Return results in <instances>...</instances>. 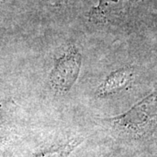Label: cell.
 <instances>
[{"label": "cell", "instance_id": "cell-7", "mask_svg": "<svg viewBox=\"0 0 157 157\" xmlns=\"http://www.w3.org/2000/svg\"><path fill=\"white\" fill-rule=\"evenodd\" d=\"M0 2H1V0H0Z\"/></svg>", "mask_w": 157, "mask_h": 157}, {"label": "cell", "instance_id": "cell-5", "mask_svg": "<svg viewBox=\"0 0 157 157\" xmlns=\"http://www.w3.org/2000/svg\"><path fill=\"white\" fill-rule=\"evenodd\" d=\"M83 140L84 139L81 137L73 138L72 140H68L66 144L62 146L50 149L48 151L39 153L33 157H68L73 151V149H75L83 141Z\"/></svg>", "mask_w": 157, "mask_h": 157}, {"label": "cell", "instance_id": "cell-4", "mask_svg": "<svg viewBox=\"0 0 157 157\" xmlns=\"http://www.w3.org/2000/svg\"><path fill=\"white\" fill-rule=\"evenodd\" d=\"M135 0H100L89 13V19L96 24L119 20L130 10Z\"/></svg>", "mask_w": 157, "mask_h": 157}, {"label": "cell", "instance_id": "cell-6", "mask_svg": "<svg viewBox=\"0 0 157 157\" xmlns=\"http://www.w3.org/2000/svg\"><path fill=\"white\" fill-rule=\"evenodd\" d=\"M152 142H154L155 144V148H154V154L152 157H157V136L155 138V140H153Z\"/></svg>", "mask_w": 157, "mask_h": 157}, {"label": "cell", "instance_id": "cell-1", "mask_svg": "<svg viewBox=\"0 0 157 157\" xmlns=\"http://www.w3.org/2000/svg\"><path fill=\"white\" fill-rule=\"evenodd\" d=\"M101 121L120 140L140 144L152 142L157 136V84L127 112Z\"/></svg>", "mask_w": 157, "mask_h": 157}, {"label": "cell", "instance_id": "cell-2", "mask_svg": "<svg viewBox=\"0 0 157 157\" xmlns=\"http://www.w3.org/2000/svg\"><path fill=\"white\" fill-rule=\"evenodd\" d=\"M81 55L74 45H71L60 58L55 59L50 75L52 87L59 94L67 93L78 78Z\"/></svg>", "mask_w": 157, "mask_h": 157}, {"label": "cell", "instance_id": "cell-3", "mask_svg": "<svg viewBox=\"0 0 157 157\" xmlns=\"http://www.w3.org/2000/svg\"><path fill=\"white\" fill-rule=\"evenodd\" d=\"M138 68L133 64L124 65L110 73L99 86L96 94L98 97L117 95L130 90L136 83Z\"/></svg>", "mask_w": 157, "mask_h": 157}]
</instances>
